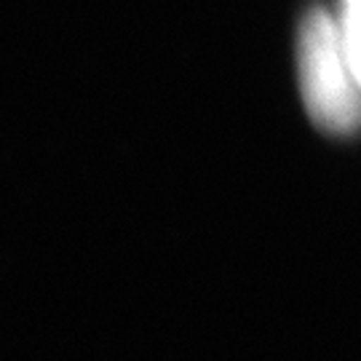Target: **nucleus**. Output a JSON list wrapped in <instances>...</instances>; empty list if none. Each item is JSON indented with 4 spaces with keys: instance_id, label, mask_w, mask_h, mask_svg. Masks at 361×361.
<instances>
[{
    "instance_id": "obj_1",
    "label": "nucleus",
    "mask_w": 361,
    "mask_h": 361,
    "mask_svg": "<svg viewBox=\"0 0 361 361\" xmlns=\"http://www.w3.org/2000/svg\"><path fill=\"white\" fill-rule=\"evenodd\" d=\"M300 89L310 118L326 131L348 134L361 126V86L343 46L340 19L310 11L297 38Z\"/></svg>"
},
{
    "instance_id": "obj_2",
    "label": "nucleus",
    "mask_w": 361,
    "mask_h": 361,
    "mask_svg": "<svg viewBox=\"0 0 361 361\" xmlns=\"http://www.w3.org/2000/svg\"><path fill=\"white\" fill-rule=\"evenodd\" d=\"M340 32H343V46L348 54L350 70L361 86V0H345V8L340 16Z\"/></svg>"
}]
</instances>
